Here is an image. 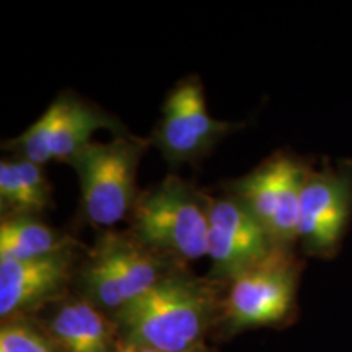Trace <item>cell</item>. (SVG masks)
Instances as JSON below:
<instances>
[{"label":"cell","instance_id":"cell-1","mask_svg":"<svg viewBox=\"0 0 352 352\" xmlns=\"http://www.w3.org/2000/svg\"><path fill=\"white\" fill-rule=\"evenodd\" d=\"M215 283L178 267L129 305L114 314L120 341L158 352H191L222 308Z\"/></svg>","mask_w":352,"mask_h":352},{"label":"cell","instance_id":"cell-2","mask_svg":"<svg viewBox=\"0 0 352 352\" xmlns=\"http://www.w3.org/2000/svg\"><path fill=\"white\" fill-rule=\"evenodd\" d=\"M183 267L175 259L148 248L132 233L100 230L94 246L78 266L83 297L103 311H120Z\"/></svg>","mask_w":352,"mask_h":352},{"label":"cell","instance_id":"cell-3","mask_svg":"<svg viewBox=\"0 0 352 352\" xmlns=\"http://www.w3.org/2000/svg\"><path fill=\"white\" fill-rule=\"evenodd\" d=\"M129 220L135 239L183 266L208 256L209 197L178 176L140 192Z\"/></svg>","mask_w":352,"mask_h":352},{"label":"cell","instance_id":"cell-4","mask_svg":"<svg viewBox=\"0 0 352 352\" xmlns=\"http://www.w3.org/2000/svg\"><path fill=\"white\" fill-rule=\"evenodd\" d=\"M148 142L120 134L109 142H90L67 164L77 171L82 210L98 230L129 217L138 199L135 175Z\"/></svg>","mask_w":352,"mask_h":352},{"label":"cell","instance_id":"cell-5","mask_svg":"<svg viewBox=\"0 0 352 352\" xmlns=\"http://www.w3.org/2000/svg\"><path fill=\"white\" fill-rule=\"evenodd\" d=\"M297 283L298 264L292 250L277 248L261 264L230 280L220 308L223 320L233 329L280 323L294 308Z\"/></svg>","mask_w":352,"mask_h":352},{"label":"cell","instance_id":"cell-6","mask_svg":"<svg viewBox=\"0 0 352 352\" xmlns=\"http://www.w3.org/2000/svg\"><path fill=\"white\" fill-rule=\"evenodd\" d=\"M277 250L270 232L239 197H209L208 258L214 280H230L253 270Z\"/></svg>","mask_w":352,"mask_h":352},{"label":"cell","instance_id":"cell-7","mask_svg":"<svg viewBox=\"0 0 352 352\" xmlns=\"http://www.w3.org/2000/svg\"><path fill=\"white\" fill-rule=\"evenodd\" d=\"M232 122L214 120L208 111L202 83L196 77L179 82L164 104V116L152 144L171 165L192 162L212 151Z\"/></svg>","mask_w":352,"mask_h":352},{"label":"cell","instance_id":"cell-8","mask_svg":"<svg viewBox=\"0 0 352 352\" xmlns=\"http://www.w3.org/2000/svg\"><path fill=\"white\" fill-rule=\"evenodd\" d=\"M352 215L349 170L308 171L300 192L298 240L311 256H333Z\"/></svg>","mask_w":352,"mask_h":352},{"label":"cell","instance_id":"cell-9","mask_svg":"<svg viewBox=\"0 0 352 352\" xmlns=\"http://www.w3.org/2000/svg\"><path fill=\"white\" fill-rule=\"evenodd\" d=\"M77 248L52 256L13 261L0 259V316L3 321L36 310L64 292L78 271Z\"/></svg>","mask_w":352,"mask_h":352},{"label":"cell","instance_id":"cell-10","mask_svg":"<svg viewBox=\"0 0 352 352\" xmlns=\"http://www.w3.org/2000/svg\"><path fill=\"white\" fill-rule=\"evenodd\" d=\"M116 327L85 297L64 302L50 321V338L60 352H118Z\"/></svg>","mask_w":352,"mask_h":352},{"label":"cell","instance_id":"cell-11","mask_svg":"<svg viewBox=\"0 0 352 352\" xmlns=\"http://www.w3.org/2000/svg\"><path fill=\"white\" fill-rule=\"evenodd\" d=\"M77 248V241L36 215H7L0 223V259L32 261Z\"/></svg>","mask_w":352,"mask_h":352},{"label":"cell","instance_id":"cell-12","mask_svg":"<svg viewBox=\"0 0 352 352\" xmlns=\"http://www.w3.org/2000/svg\"><path fill=\"white\" fill-rule=\"evenodd\" d=\"M300 164L287 155H276L243 178L232 183L230 192L248 208L270 232L277 206L290 179ZM271 235V233H270Z\"/></svg>","mask_w":352,"mask_h":352},{"label":"cell","instance_id":"cell-13","mask_svg":"<svg viewBox=\"0 0 352 352\" xmlns=\"http://www.w3.org/2000/svg\"><path fill=\"white\" fill-rule=\"evenodd\" d=\"M63 111L52 142V160L69 162L83 145L91 142L98 129L120 131L118 122L101 109L83 103L72 96H60Z\"/></svg>","mask_w":352,"mask_h":352},{"label":"cell","instance_id":"cell-14","mask_svg":"<svg viewBox=\"0 0 352 352\" xmlns=\"http://www.w3.org/2000/svg\"><path fill=\"white\" fill-rule=\"evenodd\" d=\"M60 111H63V101L57 98L38 121H34L19 138L3 144V147L15 152L16 158H23L39 166L50 164L52 162V142L59 124Z\"/></svg>","mask_w":352,"mask_h":352},{"label":"cell","instance_id":"cell-15","mask_svg":"<svg viewBox=\"0 0 352 352\" xmlns=\"http://www.w3.org/2000/svg\"><path fill=\"white\" fill-rule=\"evenodd\" d=\"M60 349L33 324L21 320L3 321L0 329V352H59Z\"/></svg>","mask_w":352,"mask_h":352},{"label":"cell","instance_id":"cell-16","mask_svg":"<svg viewBox=\"0 0 352 352\" xmlns=\"http://www.w3.org/2000/svg\"><path fill=\"white\" fill-rule=\"evenodd\" d=\"M118 352H158L155 349H151V347H144L138 344H129V342L120 341V347H118Z\"/></svg>","mask_w":352,"mask_h":352},{"label":"cell","instance_id":"cell-17","mask_svg":"<svg viewBox=\"0 0 352 352\" xmlns=\"http://www.w3.org/2000/svg\"><path fill=\"white\" fill-rule=\"evenodd\" d=\"M191 352H208V351H204V349H202V347H197V349L191 351Z\"/></svg>","mask_w":352,"mask_h":352}]
</instances>
